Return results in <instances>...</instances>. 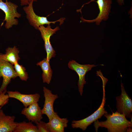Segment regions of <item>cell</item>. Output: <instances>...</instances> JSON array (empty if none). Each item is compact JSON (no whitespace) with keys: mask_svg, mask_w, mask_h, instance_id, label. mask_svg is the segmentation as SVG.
Segmentation results:
<instances>
[{"mask_svg":"<svg viewBox=\"0 0 132 132\" xmlns=\"http://www.w3.org/2000/svg\"><path fill=\"white\" fill-rule=\"evenodd\" d=\"M68 66L70 69L75 71L78 76V91L80 95L82 96L84 86L86 82L85 78L86 74L92 67L97 66L93 64L81 65L73 60L69 61Z\"/></svg>","mask_w":132,"mask_h":132,"instance_id":"cell-7","label":"cell"},{"mask_svg":"<svg viewBox=\"0 0 132 132\" xmlns=\"http://www.w3.org/2000/svg\"><path fill=\"white\" fill-rule=\"evenodd\" d=\"M121 93L116 98L117 101V111L124 114L126 117L132 118V101L126 92L123 84H121Z\"/></svg>","mask_w":132,"mask_h":132,"instance_id":"cell-5","label":"cell"},{"mask_svg":"<svg viewBox=\"0 0 132 132\" xmlns=\"http://www.w3.org/2000/svg\"><path fill=\"white\" fill-rule=\"evenodd\" d=\"M49 62L46 58H44L36 64L37 66H40L43 71L42 76L43 82L48 84L51 82L53 74Z\"/></svg>","mask_w":132,"mask_h":132,"instance_id":"cell-15","label":"cell"},{"mask_svg":"<svg viewBox=\"0 0 132 132\" xmlns=\"http://www.w3.org/2000/svg\"><path fill=\"white\" fill-rule=\"evenodd\" d=\"M21 5L22 6L27 5L32 1H36L35 0H20Z\"/></svg>","mask_w":132,"mask_h":132,"instance_id":"cell-21","label":"cell"},{"mask_svg":"<svg viewBox=\"0 0 132 132\" xmlns=\"http://www.w3.org/2000/svg\"><path fill=\"white\" fill-rule=\"evenodd\" d=\"M18 7L17 5L8 2L7 0H6L5 2L2 0L0 1V9L5 14L4 21H6V23L5 27L6 29H9L13 25L18 24V20L15 18L20 17L21 15L17 11Z\"/></svg>","mask_w":132,"mask_h":132,"instance_id":"cell-3","label":"cell"},{"mask_svg":"<svg viewBox=\"0 0 132 132\" xmlns=\"http://www.w3.org/2000/svg\"><path fill=\"white\" fill-rule=\"evenodd\" d=\"M21 113L25 115L29 121L39 122L43 118L41 109L38 102L33 103L27 107H25Z\"/></svg>","mask_w":132,"mask_h":132,"instance_id":"cell-12","label":"cell"},{"mask_svg":"<svg viewBox=\"0 0 132 132\" xmlns=\"http://www.w3.org/2000/svg\"><path fill=\"white\" fill-rule=\"evenodd\" d=\"M2 106H0V110L1 109V108L2 107Z\"/></svg>","mask_w":132,"mask_h":132,"instance_id":"cell-23","label":"cell"},{"mask_svg":"<svg viewBox=\"0 0 132 132\" xmlns=\"http://www.w3.org/2000/svg\"><path fill=\"white\" fill-rule=\"evenodd\" d=\"M106 118V121H95L94 126L96 132L98 128L104 127L109 132H124L128 131L132 127V121L128 120L125 116L117 111L112 114L106 113L104 115Z\"/></svg>","mask_w":132,"mask_h":132,"instance_id":"cell-1","label":"cell"},{"mask_svg":"<svg viewBox=\"0 0 132 132\" xmlns=\"http://www.w3.org/2000/svg\"><path fill=\"white\" fill-rule=\"evenodd\" d=\"M32 1L28 6L24 7L23 9L26 14V17L30 24L35 29L38 30L40 26L45 24L50 25L52 23L55 24L56 22H60V25L63 22L65 18H63L53 22L48 21L46 17H41L37 15L34 12L33 7Z\"/></svg>","mask_w":132,"mask_h":132,"instance_id":"cell-4","label":"cell"},{"mask_svg":"<svg viewBox=\"0 0 132 132\" xmlns=\"http://www.w3.org/2000/svg\"><path fill=\"white\" fill-rule=\"evenodd\" d=\"M14 69L20 79L26 81L28 78V75L26 71L25 68L22 65H19L17 62L14 65Z\"/></svg>","mask_w":132,"mask_h":132,"instance_id":"cell-18","label":"cell"},{"mask_svg":"<svg viewBox=\"0 0 132 132\" xmlns=\"http://www.w3.org/2000/svg\"><path fill=\"white\" fill-rule=\"evenodd\" d=\"M6 90L0 94V106H3L8 102L9 97L7 94Z\"/></svg>","mask_w":132,"mask_h":132,"instance_id":"cell-19","label":"cell"},{"mask_svg":"<svg viewBox=\"0 0 132 132\" xmlns=\"http://www.w3.org/2000/svg\"><path fill=\"white\" fill-rule=\"evenodd\" d=\"M97 3L99 12L97 16L92 20H86L82 17L81 18L82 21L88 23H92L95 22L97 25H99L102 20L106 21L109 18V15L110 12L112 3V0H97Z\"/></svg>","mask_w":132,"mask_h":132,"instance_id":"cell-9","label":"cell"},{"mask_svg":"<svg viewBox=\"0 0 132 132\" xmlns=\"http://www.w3.org/2000/svg\"><path fill=\"white\" fill-rule=\"evenodd\" d=\"M14 116L6 115L3 110H0V132H13L16 122Z\"/></svg>","mask_w":132,"mask_h":132,"instance_id":"cell-14","label":"cell"},{"mask_svg":"<svg viewBox=\"0 0 132 132\" xmlns=\"http://www.w3.org/2000/svg\"><path fill=\"white\" fill-rule=\"evenodd\" d=\"M39 132H49L46 125V123L41 121L35 122Z\"/></svg>","mask_w":132,"mask_h":132,"instance_id":"cell-20","label":"cell"},{"mask_svg":"<svg viewBox=\"0 0 132 132\" xmlns=\"http://www.w3.org/2000/svg\"><path fill=\"white\" fill-rule=\"evenodd\" d=\"M7 92L9 98H15L20 101L25 107L33 103L38 102L40 97V95L38 93L25 94L17 91H8Z\"/></svg>","mask_w":132,"mask_h":132,"instance_id":"cell-11","label":"cell"},{"mask_svg":"<svg viewBox=\"0 0 132 132\" xmlns=\"http://www.w3.org/2000/svg\"><path fill=\"white\" fill-rule=\"evenodd\" d=\"M18 76L13 65L0 58V78H3L2 83L0 88V94L6 90L11 79Z\"/></svg>","mask_w":132,"mask_h":132,"instance_id":"cell-6","label":"cell"},{"mask_svg":"<svg viewBox=\"0 0 132 132\" xmlns=\"http://www.w3.org/2000/svg\"><path fill=\"white\" fill-rule=\"evenodd\" d=\"M13 132H39L36 125L32 122L25 121L16 122V126Z\"/></svg>","mask_w":132,"mask_h":132,"instance_id":"cell-17","label":"cell"},{"mask_svg":"<svg viewBox=\"0 0 132 132\" xmlns=\"http://www.w3.org/2000/svg\"><path fill=\"white\" fill-rule=\"evenodd\" d=\"M68 122L67 118H61L56 112L49 122L46 123V127L49 132H64Z\"/></svg>","mask_w":132,"mask_h":132,"instance_id":"cell-13","label":"cell"},{"mask_svg":"<svg viewBox=\"0 0 132 132\" xmlns=\"http://www.w3.org/2000/svg\"><path fill=\"white\" fill-rule=\"evenodd\" d=\"M1 0H0V1H1Z\"/></svg>","mask_w":132,"mask_h":132,"instance_id":"cell-24","label":"cell"},{"mask_svg":"<svg viewBox=\"0 0 132 132\" xmlns=\"http://www.w3.org/2000/svg\"><path fill=\"white\" fill-rule=\"evenodd\" d=\"M19 52L18 49L15 46L13 47H9L6 49L5 54L0 53V58L14 65L20 59Z\"/></svg>","mask_w":132,"mask_h":132,"instance_id":"cell-16","label":"cell"},{"mask_svg":"<svg viewBox=\"0 0 132 132\" xmlns=\"http://www.w3.org/2000/svg\"><path fill=\"white\" fill-rule=\"evenodd\" d=\"M59 30L58 26L52 29L50 25H48L46 27L43 25L40 26L38 30L40 31L44 42V47L47 54L46 58L47 60L49 61L55 55V51L51 44L50 37Z\"/></svg>","mask_w":132,"mask_h":132,"instance_id":"cell-8","label":"cell"},{"mask_svg":"<svg viewBox=\"0 0 132 132\" xmlns=\"http://www.w3.org/2000/svg\"><path fill=\"white\" fill-rule=\"evenodd\" d=\"M117 1L120 5H121L124 4V0H117Z\"/></svg>","mask_w":132,"mask_h":132,"instance_id":"cell-22","label":"cell"},{"mask_svg":"<svg viewBox=\"0 0 132 132\" xmlns=\"http://www.w3.org/2000/svg\"><path fill=\"white\" fill-rule=\"evenodd\" d=\"M43 91L45 100L43 108L41 109L42 114L46 115L49 120H50L55 113L53 108V104L55 100L58 98L57 94H53L51 91L44 87Z\"/></svg>","mask_w":132,"mask_h":132,"instance_id":"cell-10","label":"cell"},{"mask_svg":"<svg viewBox=\"0 0 132 132\" xmlns=\"http://www.w3.org/2000/svg\"><path fill=\"white\" fill-rule=\"evenodd\" d=\"M103 97L101 104L98 109L88 117L82 120H73L72 121L71 125L73 128H79L83 131L85 130L88 127L98 119L100 118L104 114L108 113L104 108L106 102L105 88L103 85Z\"/></svg>","mask_w":132,"mask_h":132,"instance_id":"cell-2","label":"cell"}]
</instances>
